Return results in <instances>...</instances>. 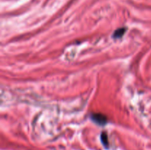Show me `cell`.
Wrapping results in <instances>:
<instances>
[{
    "instance_id": "1",
    "label": "cell",
    "mask_w": 151,
    "mask_h": 150,
    "mask_svg": "<svg viewBox=\"0 0 151 150\" xmlns=\"http://www.w3.org/2000/svg\"><path fill=\"white\" fill-rule=\"evenodd\" d=\"M91 119L95 123L100 125H104L107 123V117L100 113H94V114L91 115Z\"/></svg>"
},
{
    "instance_id": "2",
    "label": "cell",
    "mask_w": 151,
    "mask_h": 150,
    "mask_svg": "<svg viewBox=\"0 0 151 150\" xmlns=\"http://www.w3.org/2000/svg\"><path fill=\"white\" fill-rule=\"evenodd\" d=\"M125 31H126V28H119V29H116V31L114 32V38H120V37H122V35L125 34Z\"/></svg>"
},
{
    "instance_id": "3",
    "label": "cell",
    "mask_w": 151,
    "mask_h": 150,
    "mask_svg": "<svg viewBox=\"0 0 151 150\" xmlns=\"http://www.w3.org/2000/svg\"><path fill=\"white\" fill-rule=\"evenodd\" d=\"M101 140L103 144L105 145V146H109V140H108L107 134L103 132L101 135Z\"/></svg>"
}]
</instances>
